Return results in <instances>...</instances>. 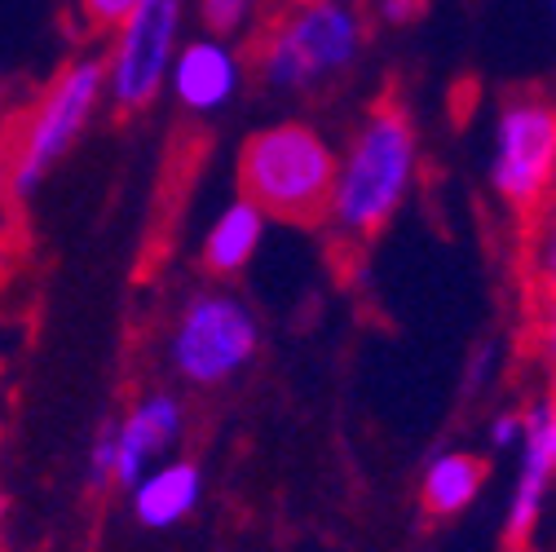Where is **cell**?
<instances>
[{"mask_svg": "<svg viewBox=\"0 0 556 552\" xmlns=\"http://www.w3.org/2000/svg\"><path fill=\"white\" fill-rule=\"evenodd\" d=\"M363 45L367 27L350 0H305L261 45L256 72L265 89L301 98L354 72Z\"/></svg>", "mask_w": 556, "mask_h": 552, "instance_id": "3957f363", "label": "cell"}, {"mask_svg": "<svg viewBox=\"0 0 556 552\" xmlns=\"http://www.w3.org/2000/svg\"><path fill=\"white\" fill-rule=\"evenodd\" d=\"M186 0H142L106 49V102L124 115H137L160 102L168 89L173 62L186 45Z\"/></svg>", "mask_w": 556, "mask_h": 552, "instance_id": "8992f818", "label": "cell"}, {"mask_svg": "<svg viewBox=\"0 0 556 552\" xmlns=\"http://www.w3.org/2000/svg\"><path fill=\"white\" fill-rule=\"evenodd\" d=\"M415 177H420V133H415V120L406 106L380 102L363 115L354 137L344 142L327 222L350 239L380 235L410 199Z\"/></svg>", "mask_w": 556, "mask_h": 552, "instance_id": "6da1fadb", "label": "cell"}, {"mask_svg": "<svg viewBox=\"0 0 556 552\" xmlns=\"http://www.w3.org/2000/svg\"><path fill=\"white\" fill-rule=\"evenodd\" d=\"M115 481V425L98 434L89 451V487H111Z\"/></svg>", "mask_w": 556, "mask_h": 552, "instance_id": "e0dca14e", "label": "cell"}, {"mask_svg": "<svg viewBox=\"0 0 556 552\" xmlns=\"http://www.w3.org/2000/svg\"><path fill=\"white\" fill-rule=\"evenodd\" d=\"M552 460H556V416H552Z\"/></svg>", "mask_w": 556, "mask_h": 552, "instance_id": "ffe728a7", "label": "cell"}, {"mask_svg": "<svg viewBox=\"0 0 556 552\" xmlns=\"http://www.w3.org/2000/svg\"><path fill=\"white\" fill-rule=\"evenodd\" d=\"M80 5V18L93 27V32H119V23L142 5V0H76Z\"/></svg>", "mask_w": 556, "mask_h": 552, "instance_id": "2e32d148", "label": "cell"}, {"mask_svg": "<svg viewBox=\"0 0 556 552\" xmlns=\"http://www.w3.org/2000/svg\"><path fill=\"white\" fill-rule=\"evenodd\" d=\"M485 481V464L468 451H442L429 460L425 468V481H420V495H425V509L438 513V517H451V513H464L477 491Z\"/></svg>", "mask_w": 556, "mask_h": 552, "instance_id": "4fadbf2b", "label": "cell"}, {"mask_svg": "<svg viewBox=\"0 0 556 552\" xmlns=\"http://www.w3.org/2000/svg\"><path fill=\"white\" fill-rule=\"evenodd\" d=\"M194 14H199V27L207 36L235 40L248 32V23L256 14V0H194Z\"/></svg>", "mask_w": 556, "mask_h": 552, "instance_id": "5bb4252c", "label": "cell"}, {"mask_svg": "<svg viewBox=\"0 0 556 552\" xmlns=\"http://www.w3.org/2000/svg\"><path fill=\"white\" fill-rule=\"evenodd\" d=\"M552 416L556 402H534L526 411V442H521V464H517V481H513V500H508V535L526 539L543 513L547 487L556 477V460H552Z\"/></svg>", "mask_w": 556, "mask_h": 552, "instance_id": "30bf717a", "label": "cell"}, {"mask_svg": "<svg viewBox=\"0 0 556 552\" xmlns=\"http://www.w3.org/2000/svg\"><path fill=\"white\" fill-rule=\"evenodd\" d=\"M239 195L256 199L274 222H323L331 209V190L340 173V155L305 120H278L239 147Z\"/></svg>", "mask_w": 556, "mask_h": 552, "instance_id": "7a4b0ae2", "label": "cell"}, {"mask_svg": "<svg viewBox=\"0 0 556 552\" xmlns=\"http://www.w3.org/2000/svg\"><path fill=\"white\" fill-rule=\"evenodd\" d=\"M181 425L186 411L177 393H142L128 416L115 425V487L132 491L155 464H164V455H173V447L181 442Z\"/></svg>", "mask_w": 556, "mask_h": 552, "instance_id": "9c48e42d", "label": "cell"}, {"mask_svg": "<svg viewBox=\"0 0 556 552\" xmlns=\"http://www.w3.org/2000/svg\"><path fill=\"white\" fill-rule=\"evenodd\" d=\"M376 14L389 27H410L415 18L425 14V0H376Z\"/></svg>", "mask_w": 556, "mask_h": 552, "instance_id": "d6986e66", "label": "cell"}, {"mask_svg": "<svg viewBox=\"0 0 556 552\" xmlns=\"http://www.w3.org/2000/svg\"><path fill=\"white\" fill-rule=\"evenodd\" d=\"M547 10H552V23H556V0H547Z\"/></svg>", "mask_w": 556, "mask_h": 552, "instance_id": "44dd1931", "label": "cell"}, {"mask_svg": "<svg viewBox=\"0 0 556 552\" xmlns=\"http://www.w3.org/2000/svg\"><path fill=\"white\" fill-rule=\"evenodd\" d=\"M485 177L513 209L543 203V195L556 186V102L526 93L495 111Z\"/></svg>", "mask_w": 556, "mask_h": 552, "instance_id": "52a82bcc", "label": "cell"}, {"mask_svg": "<svg viewBox=\"0 0 556 552\" xmlns=\"http://www.w3.org/2000/svg\"><path fill=\"white\" fill-rule=\"evenodd\" d=\"M265 226H269V213L256 199H248V195L230 199L203 235V248H199L203 269L213 274V279H235V274H243L265 243Z\"/></svg>", "mask_w": 556, "mask_h": 552, "instance_id": "8fae6325", "label": "cell"}, {"mask_svg": "<svg viewBox=\"0 0 556 552\" xmlns=\"http://www.w3.org/2000/svg\"><path fill=\"white\" fill-rule=\"evenodd\" d=\"M526 442V411H500L491 421V447L495 451H521Z\"/></svg>", "mask_w": 556, "mask_h": 552, "instance_id": "ac0fdd59", "label": "cell"}, {"mask_svg": "<svg viewBox=\"0 0 556 552\" xmlns=\"http://www.w3.org/2000/svg\"><path fill=\"white\" fill-rule=\"evenodd\" d=\"M203 473L194 460H164L132 487V517L147 530H168L199 509Z\"/></svg>", "mask_w": 556, "mask_h": 552, "instance_id": "7c38bea8", "label": "cell"}, {"mask_svg": "<svg viewBox=\"0 0 556 552\" xmlns=\"http://www.w3.org/2000/svg\"><path fill=\"white\" fill-rule=\"evenodd\" d=\"M248 80V66L239 49L222 36H190L173 62L168 93L186 115H217L226 111Z\"/></svg>", "mask_w": 556, "mask_h": 552, "instance_id": "ba28073f", "label": "cell"}, {"mask_svg": "<svg viewBox=\"0 0 556 552\" xmlns=\"http://www.w3.org/2000/svg\"><path fill=\"white\" fill-rule=\"evenodd\" d=\"M539 284L547 288L543 344H547V359L556 363V217L547 222V230H543V239H539Z\"/></svg>", "mask_w": 556, "mask_h": 552, "instance_id": "9a60e30c", "label": "cell"}, {"mask_svg": "<svg viewBox=\"0 0 556 552\" xmlns=\"http://www.w3.org/2000/svg\"><path fill=\"white\" fill-rule=\"evenodd\" d=\"M106 102V58L89 53L66 62L62 72L40 89L31 111L23 115V128L14 133V151H10V195L31 199L49 173L72 155L80 142V133Z\"/></svg>", "mask_w": 556, "mask_h": 552, "instance_id": "277c9868", "label": "cell"}, {"mask_svg": "<svg viewBox=\"0 0 556 552\" xmlns=\"http://www.w3.org/2000/svg\"><path fill=\"white\" fill-rule=\"evenodd\" d=\"M256 350H261V318L243 297L226 288L194 292L168 327V363L186 385L199 389H217L239 372H248Z\"/></svg>", "mask_w": 556, "mask_h": 552, "instance_id": "5b68a950", "label": "cell"}]
</instances>
